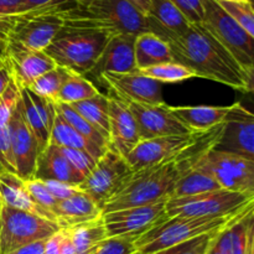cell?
Instances as JSON below:
<instances>
[{"label": "cell", "mask_w": 254, "mask_h": 254, "mask_svg": "<svg viewBox=\"0 0 254 254\" xmlns=\"http://www.w3.org/2000/svg\"><path fill=\"white\" fill-rule=\"evenodd\" d=\"M12 79L11 71H10L9 64H7L6 59H2V61L0 62V97L4 93V91L6 89L7 84L10 83V81Z\"/></svg>", "instance_id": "816d5d0a"}, {"label": "cell", "mask_w": 254, "mask_h": 254, "mask_svg": "<svg viewBox=\"0 0 254 254\" xmlns=\"http://www.w3.org/2000/svg\"><path fill=\"white\" fill-rule=\"evenodd\" d=\"M34 179L61 181L77 186L84 181L69 165L61 148L52 144H49L37 156Z\"/></svg>", "instance_id": "cb8c5ba5"}, {"label": "cell", "mask_w": 254, "mask_h": 254, "mask_svg": "<svg viewBox=\"0 0 254 254\" xmlns=\"http://www.w3.org/2000/svg\"><path fill=\"white\" fill-rule=\"evenodd\" d=\"M134 241L129 237L108 238L94 254H135Z\"/></svg>", "instance_id": "f6af8a7d"}, {"label": "cell", "mask_w": 254, "mask_h": 254, "mask_svg": "<svg viewBox=\"0 0 254 254\" xmlns=\"http://www.w3.org/2000/svg\"><path fill=\"white\" fill-rule=\"evenodd\" d=\"M64 230L68 233L76 254H94L108 240L102 217Z\"/></svg>", "instance_id": "f1b7e54d"}, {"label": "cell", "mask_w": 254, "mask_h": 254, "mask_svg": "<svg viewBox=\"0 0 254 254\" xmlns=\"http://www.w3.org/2000/svg\"><path fill=\"white\" fill-rule=\"evenodd\" d=\"M56 109L57 113L64 118V121L67 122L77 133H79L82 136H84L87 140L92 141V143L98 145L99 148L104 149V150H107L108 146L111 145L109 141L107 140V139L104 138V136L102 135L91 123H88L83 117L79 116L69 104L59 103V102H56Z\"/></svg>", "instance_id": "836d02e7"}, {"label": "cell", "mask_w": 254, "mask_h": 254, "mask_svg": "<svg viewBox=\"0 0 254 254\" xmlns=\"http://www.w3.org/2000/svg\"><path fill=\"white\" fill-rule=\"evenodd\" d=\"M60 230L61 227L54 221L2 205L0 254H10L32 242L47 240Z\"/></svg>", "instance_id": "ba28073f"}, {"label": "cell", "mask_w": 254, "mask_h": 254, "mask_svg": "<svg viewBox=\"0 0 254 254\" xmlns=\"http://www.w3.org/2000/svg\"><path fill=\"white\" fill-rule=\"evenodd\" d=\"M73 21L107 30L112 34L138 36L149 31L148 16L128 0H92L86 7L67 12Z\"/></svg>", "instance_id": "5b68a950"}, {"label": "cell", "mask_w": 254, "mask_h": 254, "mask_svg": "<svg viewBox=\"0 0 254 254\" xmlns=\"http://www.w3.org/2000/svg\"><path fill=\"white\" fill-rule=\"evenodd\" d=\"M222 124L202 131L191 145L176 155L134 171L123 189L104 205L103 213L168 200L175 184L195 168L198 160L215 146L222 130Z\"/></svg>", "instance_id": "6da1fadb"}, {"label": "cell", "mask_w": 254, "mask_h": 254, "mask_svg": "<svg viewBox=\"0 0 254 254\" xmlns=\"http://www.w3.org/2000/svg\"><path fill=\"white\" fill-rule=\"evenodd\" d=\"M134 35L117 34L109 39L98 60L87 74L99 79L107 72L130 73L136 69L134 59Z\"/></svg>", "instance_id": "ffe728a7"}, {"label": "cell", "mask_w": 254, "mask_h": 254, "mask_svg": "<svg viewBox=\"0 0 254 254\" xmlns=\"http://www.w3.org/2000/svg\"><path fill=\"white\" fill-rule=\"evenodd\" d=\"M0 173L16 174L9 124L0 129Z\"/></svg>", "instance_id": "7bdbcfd3"}, {"label": "cell", "mask_w": 254, "mask_h": 254, "mask_svg": "<svg viewBox=\"0 0 254 254\" xmlns=\"http://www.w3.org/2000/svg\"><path fill=\"white\" fill-rule=\"evenodd\" d=\"M134 59L136 69L148 68L155 64L173 61L170 46L164 39L153 32H143L135 37Z\"/></svg>", "instance_id": "83f0119b"}, {"label": "cell", "mask_w": 254, "mask_h": 254, "mask_svg": "<svg viewBox=\"0 0 254 254\" xmlns=\"http://www.w3.org/2000/svg\"><path fill=\"white\" fill-rule=\"evenodd\" d=\"M222 231V230H221ZM220 232V231H218ZM218 232L207 233L153 254H205ZM136 254V253H135Z\"/></svg>", "instance_id": "74e56055"}, {"label": "cell", "mask_w": 254, "mask_h": 254, "mask_svg": "<svg viewBox=\"0 0 254 254\" xmlns=\"http://www.w3.org/2000/svg\"><path fill=\"white\" fill-rule=\"evenodd\" d=\"M64 230V228H62ZM64 231V242H62V247H61V254H76L74 252V248L73 245H72V241L69 238L68 233H67L66 230Z\"/></svg>", "instance_id": "db71d44e"}, {"label": "cell", "mask_w": 254, "mask_h": 254, "mask_svg": "<svg viewBox=\"0 0 254 254\" xmlns=\"http://www.w3.org/2000/svg\"><path fill=\"white\" fill-rule=\"evenodd\" d=\"M238 216L230 218H196L184 216L168 217L134 241L135 253L153 254L198 236L218 232Z\"/></svg>", "instance_id": "277c9868"}, {"label": "cell", "mask_w": 254, "mask_h": 254, "mask_svg": "<svg viewBox=\"0 0 254 254\" xmlns=\"http://www.w3.org/2000/svg\"><path fill=\"white\" fill-rule=\"evenodd\" d=\"M99 82L108 87V96L116 97L123 102H133L139 104L159 106L164 104L160 82L143 76L136 71L130 73H107L102 74Z\"/></svg>", "instance_id": "5bb4252c"}, {"label": "cell", "mask_w": 254, "mask_h": 254, "mask_svg": "<svg viewBox=\"0 0 254 254\" xmlns=\"http://www.w3.org/2000/svg\"><path fill=\"white\" fill-rule=\"evenodd\" d=\"M0 200L7 207L25 211L32 215L40 216L46 220L54 221L55 218L49 212L35 205L30 197L25 186V181L12 173H0Z\"/></svg>", "instance_id": "484cf974"}, {"label": "cell", "mask_w": 254, "mask_h": 254, "mask_svg": "<svg viewBox=\"0 0 254 254\" xmlns=\"http://www.w3.org/2000/svg\"><path fill=\"white\" fill-rule=\"evenodd\" d=\"M45 243H46V240L36 241L24 247L17 248L10 254H45Z\"/></svg>", "instance_id": "f907efd6"}, {"label": "cell", "mask_w": 254, "mask_h": 254, "mask_svg": "<svg viewBox=\"0 0 254 254\" xmlns=\"http://www.w3.org/2000/svg\"><path fill=\"white\" fill-rule=\"evenodd\" d=\"M25 186H26L27 192H29L30 197L34 201L35 205H37L40 208H42L44 211L49 212L50 215H52V217H54L52 211H54L57 201L55 200L54 196L49 192V190H47L46 186H45L44 181L37 180V179H31V180L25 181ZM55 222H56V221H55Z\"/></svg>", "instance_id": "f35d334b"}, {"label": "cell", "mask_w": 254, "mask_h": 254, "mask_svg": "<svg viewBox=\"0 0 254 254\" xmlns=\"http://www.w3.org/2000/svg\"><path fill=\"white\" fill-rule=\"evenodd\" d=\"M69 106L109 141V97L107 94L99 93L93 98L84 99Z\"/></svg>", "instance_id": "4dcf8cb0"}, {"label": "cell", "mask_w": 254, "mask_h": 254, "mask_svg": "<svg viewBox=\"0 0 254 254\" xmlns=\"http://www.w3.org/2000/svg\"><path fill=\"white\" fill-rule=\"evenodd\" d=\"M74 1L79 5V7H86L87 5L92 1V0H74Z\"/></svg>", "instance_id": "9f6ffc18"}, {"label": "cell", "mask_w": 254, "mask_h": 254, "mask_svg": "<svg viewBox=\"0 0 254 254\" xmlns=\"http://www.w3.org/2000/svg\"><path fill=\"white\" fill-rule=\"evenodd\" d=\"M19 101L20 87L17 86L14 79H11L4 93L0 97V129H2L9 124Z\"/></svg>", "instance_id": "ab89813d"}, {"label": "cell", "mask_w": 254, "mask_h": 254, "mask_svg": "<svg viewBox=\"0 0 254 254\" xmlns=\"http://www.w3.org/2000/svg\"><path fill=\"white\" fill-rule=\"evenodd\" d=\"M133 174L127 159L109 145L79 189L103 210L104 205L123 189Z\"/></svg>", "instance_id": "9c48e42d"}, {"label": "cell", "mask_w": 254, "mask_h": 254, "mask_svg": "<svg viewBox=\"0 0 254 254\" xmlns=\"http://www.w3.org/2000/svg\"><path fill=\"white\" fill-rule=\"evenodd\" d=\"M49 144L60 146V148L76 149V150L86 151L96 160H98L103 155L104 151H106L104 149L99 148L98 145L92 143V141L87 140L79 133H77L67 122L64 121V118L59 113H57L56 121H55L54 127H52Z\"/></svg>", "instance_id": "f546056e"}, {"label": "cell", "mask_w": 254, "mask_h": 254, "mask_svg": "<svg viewBox=\"0 0 254 254\" xmlns=\"http://www.w3.org/2000/svg\"><path fill=\"white\" fill-rule=\"evenodd\" d=\"M1 210H2V202L0 200V220H1Z\"/></svg>", "instance_id": "680465c9"}, {"label": "cell", "mask_w": 254, "mask_h": 254, "mask_svg": "<svg viewBox=\"0 0 254 254\" xmlns=\"http://www.w3.org/2000/svg\"><path fill=\"white\" fill-rule=\"evenodd\" d=\"M61 150L64 154L67 160H68L72 169L84 180L89 175V173L94 168V165H96V159L92 158L86 151L76 150V149L61 148Z\"/></svg>", "instance_id": "60d3db41"}, {"label": "cell", "mask_w": 254, "mask_h": 254, "mask_svg": "<svg viewBox=\"0 0 254 254\" xmlns=\"http://www.w3.org/2000/svg\"><path fill=\"white\" fill-rule=\"evenodd\" d=\"M5 59L9 64L12 79L20 88H27L41 74L57 66L45 51L29 49L10 39Z\"/></svg>", "instance_id": "ac0fdd59"}, {"label": "cell", "mask_w": 254, "mask_h": 254, "mask_svg": "<svg viewBox=\"0 0 254 254\" xmlns=\"http://www.w3.org/2000/svg\"><path fill=\"white\" fill-rule=\"evenodd\" d=\"M166 201L111 211L102 215L108 238L129 237L136 240L168 218Z\"/></svg>", "instance_id": "8fae6325"}, {"label": "cell", "mask_w": 254, "mask_h": 254, "mask_svg": "<svg viewBox=\"0 0 254 254\" xmlns=\"http://www.w3.org/2000/svg\"><path fill=\"white\" fill-rule=\"evenodd\" d=\"M67 12L27 11L15 15L10 40L32 50L45 51L64 25Z\"/></svg>", "instance_id": "7c38bea8"}, {"label": "cell", "mask_w": 254, "mask_h": 254, "mask_svg": "<svg viewBox=\"0 0 254 254\" xmlns=\"http://www.w3.org/2000/svg\"><path fill=\"white\" fill-rule=\"evenodd\" d=\"M196 168L212 176L223 190L254 193V160L212 148L198 160Z\"/></svg>", "instance_id": "30bf717a"}, {"label": "cell", "mask_w": 254, "mask_h": 254, "mask_svg": "<svg viewBox=\"0 0 254 254\" xmlns=\"http://www.w3.org/2000/svg\"><path fill=\"white\" fill-rule=\"evenodd\" d=\"M45 186L49 190V192L54 196L55 200L59 201L66 200V198L71 197V196L76 195V193L81 192V189L77 185H71V184L61 183V181L55 180H45Z\"/></svg>", "instance_id": "bcb514c9"}, {"label": "cell", "mask_w": 254, "mask_h": 254, "mask_svg": "<svg viewBox=\"0 0 254 254\" xmlns=\"http://www.w3.org/2000/svg\"><path fill=\"white\" fill-rule=\"evenodd\" d=\"M114 34L64 17V25L45 52L57 66L86 76Z\"/></svg>", "instance_id": "3957f363"}, {"label": "cell", "mask_w": 254, "mask_h": 254, "mask_svg": "<svg viewBox=\"0 0 254 254\" xmlns=\"http://www.w3.org/2000/svg\"><path fill=\"white\" fill-rule=\"evenodd\" d=\"M99 93L101 92L98 91V88L86 76L73 73L62 86L61 91L55 98V102L73 104L84 99L93 98Z\"/></svg>", "instance_id": "d6a6232c"}, {"label": "cell", "mask_w": 254, "mask_h": 254, "mask_svg": "<svg viewBox=\"0 0 254 254\" xmlns=\"http://www.w3.org/2000/svg\"><path fill=\"white\" fill-rule=\"evenodd\" d=\"M189 24H202L205 16L202 0H170Z\"/></svg>", "instance_id": "ee69618b"}, {"label": "cell", "mask_w": 254, "mask_h": 254, "mask_svg": "<svg viewBox=\"0 0 254 254\" xmlns=\"http://www.w3.org/2000/svg\"><path fill=\"white\" fill-rule=\"evenodd\" d=\"M27 12L24 0H0V17L15 16Z\"/></svg>", "instance_id": "7dc6e473"}, {"label": "cell", "mask_w": 254, "mask_h": 254, "mask_svg": "<svg viewBox=\"0 0 254 254\" xmlns=\"http://www.w3.org/2000/svg\"><path fill=\"white\" fill-rule=\"evenodd\" d=\"M127 104L136 122L140 140L192 133L174 116L171 107L166 103L149 106L128 102Z\"/></svg>", "instance_id": "9a60e30c"}, {"label": "cell", "mask_w": 254, "mask_h": 254, "mask_svg": "<svg viewBox=\"0 0 254 254\" xmlns=\"http://www.w3.org/2000/svg\"><path fill=\"white\" fill-rule=\"evenodd\" d=\"M230 111V106L171 107L174 116L191 131H206L221 126Z\"/></svg>", "instance_id": "4316f807"}, {"label": "cell", "mask_w": 254, "mask_h": 254, "mask_svg": "<svg viewBox=\"0 0 254 254\" xmlns=\"http://www.w3.org/2000/svg\"><path fill=\"white\" fill-rule=\"evenodd\" d=\"M220 185L216 183L212 176L195 166L175 184L169 198L190 197V196L201 195V193L220 190Z\"/></svg>", "instance_id": "1f68e13d"}, {"label": "cell", "mask_w": 254, "mask_h": 254, "mask_svg": "<svg viewBox=\"0 0 254 254\" xmlns=\"http://www.w3.org/2000/svg\"><path fill=\"white\" fill-rule=\"evenodd\" d=\"M74 72L69 71L66 67L56 66L55 68L45 72L44 74L35 79L27 88L32 91L34 93L39 94L41 97L54 99L61 91L62 86L66 83L67 79L73 74Z\"/></svg>", "instance_id": "e575fe53"}, {"label": "cell", "mask_w": 254, "mask_h": 254, "mask_svg": "<svg viewBox=\"0 0 254 254\" xmlns=\"http://www.w3.org/2000/svg\"><path fill=\"white\" fill-rule=\"evenodd\" d=\"M130 4H133L140 12H143L145 16H148L150 11V2L151 0H128Z\"/></svg>", "instance_id": "f5cc1de1"}, {"label": "cell", "mask_w": 254, "mask_h": 254, "mask_svg": "<svg viewBox=\"0 0 254 254\" xmlns=\"http://www.w3.org/2000/svg\"><path fill=\"white\" fill-rule=\"evenodd\" d=\"M9 128L17 176L24 181L31 180L35 175L40 149L34 133L25 121L20 101L10 119Z\"/></svg>", "instance_id": "e0dca14e"}, {"label": "cell", "mask_w": 254, "mask_h": 254, "mask_svg": "<svg viewBox=\"0 0 254 254\" xmlns=\"http://www.w3.org/2000/svg\"><path fill=\"white\" fill-rule=\"evenodd\" d=\"M201 133L202 131H192L184 135L161 136L140 140L126 159L131 170L139 171L179 154L191 145Z\"/></svg>", "instance_id": "2e32d148"}, {"label": "cell", "mask_w": 254, "mask_h": 254, "mask_svg": "<svg viewBox=\"0 0 254 254\" xmlns=\"http://www.w3.org/2000/svg\"><path fill=\"white\" fill-rule=\"evenodd\" d=\"M202 25L248 73L254 69V37L243 30L216 0H202Z\"/></svg>", "instance_id": "52a82bcc"}, {"label": "cell", "mask_w": 254, "mask_h": 254, "mask_svg": "<svg viewBox=\"0 0 254 254\" xmlns=\"http://www.w3.org/2000/svg\"><path fill=\"white\" fill-rule=\"evenodd\" d=\"M215 243L225 254H254V208L231 221Z\"/></svg>", "instance_id": "7402d4cb"}, {"label": "cell", "mask_w": 254, "mask_h": 254, "mask_svg": "<svg viewBox=\"0 0 254 254\" xmlns=\"http://www.w3.org/2000/svg\"><path fill=\"white\" fill-rule=\"evenodd\" d=\"M20 104L25 121L34 133L41 153L50 143L52 127L57 117L56 102L39 96L29 88H20Z\"/></svg>", "instance_id": "d6986e66"}, {"label": "cell", "mask_w": 254, "mask_h": 254, "mask_svg": "<svg viewBox=\"0 0 254 254\" xmlns=\"http://www.w3.org/2000/svg\"><path fill=\"white\" fill-rule=\"evenodd\" d=\"M109 97V143L122 156L129 153L140 141L136 122L128 104L116 97Z\"/></svg>", "instance_id": "44dd1931"}, {"label": "cell", "mask_w": 254, "mask_h": 254, "mask_svg": "<svg viewBox=\"0 0 254 254\" xmlns=\"http://www.w3.org/2000/svg\"><path fill=\"white\" fill-rule=\"evenodd\" d=\"M64 238V231L60 230L49 237L45 243V254H61L62 242Z\"/></svg>", "instance_id": "681fc988"}, {"label": "cell", "mask_w": 254, "mask_h": 254, "mask_svg": "<svg viewBox=\"0 0 254 254\" xmlns=\"http://www.w3.org/2000/svg\"><path fill=\"white\" fill-rule=\"evenodd\" d=\"M148 21L149 31L161 39L168 35H183L190 27L188 20L170 0H151Z\"/></svg>", "instance_id": "d4e9b609"}, {"label": "cell", "mask_w": 254, "mask_h": 254, "mask_svg": "<svg viewBox=\"0 0 254 254\" xmlns=\"http://www.w3.org/2000/svg\"><path fill=\"white\" fill-rule=\"evenodd\" d=\"M220 6L254 37V12L252 1H217Z\"/></svg>", "instance_id": "8d00e7d4"}, {"label": "cell", "mask_w": 254, "mask_h": 254, "mask_svg": "<svg viewBox=\"0 0 254 254\" xmlns=\"http://www.w3.org/2000/svg\"><path fill=\"white\" fill-rule=\"evenodd\" d=\"M12 22H14V16L0 17V62L4 59L5 51L9 44Z\"/></svg>", "instance_id": "c3c4849f"}, {"label": "cell", "mask_w": 254, "mask_h": 254, "mask_svg": "<svg viewBox=\"0 0 254 254\" xmlns=\"http://www.w3.org/2000/svg\"><path fill=\"white\" fill-rule=\"evenodd\" d=\"M27 11L69 12L79 7L74 0H24Z\"/></svg>", "instance_id": "b9f144b4"}, {"label": "cell", "mask_w": 254, "mask_h": 254, "mask_svg": "<svg viewBox=\"0 0 254 254\" xmlns=\"http://www.w3.org/2000/svg\"><path fill=\"white\" fill-rule=\"evenodd\" d=\"M164 40L170 46L173 61L190 68L196 77L245 93L253 91V73L245 71L202 24L190 25L183 35H168Z\"/></svg>", "instance_id": "7a4b0ae2"}, {"label": "cell", "mask_w": 254, "mask_h": 254, "mask_svg": "<svg viewBox=\"0 0 254 254\" xmlns=\"http://www.w3.org/2000/svg\"><path fill=\"white\" fill-rule=\"evenodd\" d=\"M135 71L138 73L143 74V76L154 79V81L160 82V83L161 82H164V83H176V82H183L196 77V74L190 68L174 61L155 64V66L148 67V68L135 69Z\"/></svg>", "instance_id": "d590c367"}, {"label": "cell", "mask_w": 254, "mask_h": 254, "mask_svg": "<svg viewBox=\"0 0 254 254\" xmlns=\"http://www.w3.org/2000/svg\"><path fill=\"white\" fill-rule=\"evenodd\" d=\"M213 148L254 160V116L241 103L230 106Z\"/></svg>", "instance_id": "4fadbf2b"}, {"label": "cell", "mask_w": 254, "mask_h": 254, "mask_svg": "<svg viewBox=\"0 0 254 254\" xmlns=\"http://www.w3.org/2000/svg\"><path fill=\"white\" fill-rule=\"evenodd\" d=\"M54 217L61 228H69L102 217V208L86 192L76 193L55 206Z\"/></svg>", "instance_id": "603a6c76"}, {"label": "cell", "mask_w": 254, "mask_h": 254, "mask_svg": "<svg viewBox=\"0 0 254 254\" xmlns=\"http://www.w3.org/2000/svg\"><path fill=\"white\" fill-rule=\"evenodd\" d=\"M215 237H216V236H215ZM205 254H225V253H223L222 251H221L220 248H218L217 246H216L215 238H213V241H212V242H211L210 247L207 248V251H206Z\"/></svg>", "instance_id": "11a10c76"}, {"label": "cell", "mask_w": 254, "mask_h": 254, "mask_svg": "<svg viewBox=\"0 0 254 254\" xmlns=\"http://www.w3.org/2000/svg\"><path fill=\"white\" fill-rule=\"evenodd\" d=\"M254 208V193L233 192L220 189L190 197H171L166 201L168 217L230 218Z\"/></svg>", "instance_id": "8992f818"}, {"label": "cell", "mask_w": 254, "mask_h": 254, "mask_svg": "<svg viewBox=\"0 0 254 254\" xmlns=\"http://www.w3.org/2000/svg\"><path fill=\"white\" fill-rule=\"evenodd\" d=\"M216 1H252V0H216Z\"/></svg>", "instance_id": "6f0895ef"}]
</instances>
